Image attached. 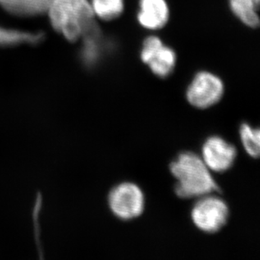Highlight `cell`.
I'll list each match as a JSON object with an SVG mask.
<instances>
[{
	"mask_svg": "<svg viewBox=\"0 0 260 260\" xmlns=\"http://www.w3.org/2000/svg\"><path fill=\"white\" fill-rule=\"evenodd\" d=\"M177 179L175 193L182 199L208 196L219 190L213 177L202 158L193 152H184L170 165Z\"/></svg>",
	"mask_w": 260,
	"mask_h": 260,
	"instance_id": "1",
	"label": "cell"
},
{
	"mask_svg": "<svg viewBox=\"0 0 260 260\" xmlns=\"http://www.w3.org/2000/svg\"><path fill=\"white\" fill-rule=\"evenodd\" d=\"M140 58L152 74L162 79L170 76L176 65L175 52L155 35L145 38L141 49Z\"/></svg>",
	"mask_w": 260,
	"mask_h": 260,
	"instance_id": "3",
	"label": "cell"
},
{
	"mask_svg": "<svg viewBox=\"0 0 260 260\" xmlns=\"http://www.w3.org/2000/svg\"><path fill=\"white\" fill-rule=\"evenodd\" d=\"M170 18L167 0H139L137 20L143 29L150 31L159 30L166 26Z\"/></svg>",
	"mask_w": 260,
	"mask_h": 260,
	"instance_id": "8",
	"label": "cell"
},
{
	"mask_svg": "<svg viewBox=\"0 0 260 260\" xmlns=\"http://www.w3.org/2000/svg\"><path fill=\"white\" fill-rule=\"evenodd\" d=\"M237 150L233 145L219 137L206 140L202 147V160L209 170L214 172H226L233 167Z\"/></svg>",
	"mask_w": 260,
	"mask_h": 260,
	"instance_id": "7",
	"label": "cell"
},
{
	"mask_svg": "<svg viewBox=\"0 0 260 260\" xmlns=\"http://www.w3.org/2000/svg\"><path fill=\"white\" fill-rule=\"evenodd\" d=\"M229 211L226 204L217 197H203L192 210L194 225L204 233H215L226 224Z\"/></svg>",
	"mask_w": 260,
	"mask_h": 260,
	"instance_id": "6",
	"label": "cell"
},
{
	"mask_svg": "<svg viewBox=\"0 0 260 260\" xmlns=\"http://www.w3.org/2000/svg\"><path fill=\"white\" fill-rule=\"evenodd\" d=\"M48 15L52 27L75 42L95 23L89 0H52Z\"/></svg>",
	"mask_w": 260,
	"mask_h": 260,
	"instance_id": "2",
	"label": "cell"
},
{
	"mask_svg": "<svg viewBox=\"0 0 260 260\" xmlns=\"http://www.w3.org/2000/svg\"><path fill=\"white\" fill-rule=\"evenodd\" d=\"M94 17L109 22L120 17L125 11V0H89Z\"/></svg>",
	"mask_w": 260,
	"mask_h": 260,
	"instance_id": "10",
	"label": "cell"
},
{
	"mask_svg": "<svg viewBox=\"0 0 260 260\" xmlns=\"http://www.w3.org/2000/svg\"><path fill=\"white\" fill-rule=\"evenodd\" d=\"M260 0H229V7L233 15L250 29L259 26Z\"/></svg>",
	"mask_w": 260,
	"mask_h": 260,
	"instance_id": "9",
	"label": "cell"
},
{
	"mask_svg": "<svg viewBox=\"0 0 260 260\" xmlns=\"http://www.w3.org/2000/svg\"><path fill=\"white\" fill-rule=\"evenodd\" d=\"M52 0H0L5 7L17 13H36L47 11Z\"/></svg>",
	"mask_w": 260,
	"mask_h": 260,
	"instance_id": "11",
	"label": "cell"
},
{
	"mask_svg": "<svg viewBox=\"0 0 260 260\" xmlns=\"http://www.w3.org/2000/svg\"><path fill=\"white\" fill-rule=\"evenodd\" d=\"M224 93V84L218 76L202 71L194 76L187 88L186 97L191 106L206 109L218 103Z\"/></svg>",
	"mask_w": 260,
	"mask_h": 260,
	"instance_id": "5",
	"label": "cell"
},
{
	"mask_svg": "<svg viewBox=\"0 0 260 260\" xmlns=\"http://www.w3.org/2000/svg\"><path fill=\"white\" fill-rule=\"evenodd\" d=\"M109 206L118 218L124 221L133 220L144 211V196L136 184L124 183L111 190L109 194Z\"/></svg>",
	"mask_w": 260,
	"mask_h": 260,
	"instance_id": "4",
	"label": "cell"
},
{
	"mask_svg": "<svg viewBox=\"0 0 260 260\" xmlns=\"http://www.w3.org/2000/svg\"><path fill=\"white\" fill-rule=\"evenodd\" d=\"M31 35L25 34L21 32L9 31L0 29V42H15L22 40H32Z\"/></svg>",
	"mask_w": 260,
	"mask_h": 260,
	"instance_id": "13",
	"label": "cell"
},
{
	"mask_svg": "<svg viewBox=\"0 0 260 260\" xmlns=\"http://www.w3.org/2000/svg\"><path fill=\"white\" fill-rule=\"evenodd\" d=\"M241 140L243 147L252 157H258L260 152V132L248 124H243L240 129Z\"/></svg>",
	"mask_w": 260,
	"mask_h": 260,
	"instance_id": "12",
	"label": "cell"
}]
</instances>
